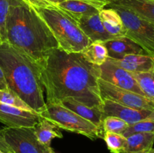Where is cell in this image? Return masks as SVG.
I'll list each match as a JSON object with an SVG mask.
<instances>
[{
	"instance_id": "6da1fadb",
	"label": "cell",
	"mask_w": 154,
	"mask_h": 153,
	"mask_svg": "<svg viewBox=\"0 0 154 153\" xmlns=\"http://www.w3.org/2000/svg\"><path fill=\"white\" fill-rule=\"evenodd\" d=\"M38 64L47 104L72 98L90 107L102 106L98 86L100 67L87 61L81 52H67L58 47Z\"/></svg>"
},
{
	"instance_id": "7a4b0ae2",
	"label": "cell",
	"mask_w": 154,
	"mask_h": 153,
	"mask_svg": "<svg viewBox=\"0 0 154 153\" xmlns=\"http://www.w3.org/2000/svg\"><path fill=\"white\" fill-rule=\"evenodd\" d=\"M6 41L40 63L59 47L43 20L22 0H11L5 23Z\"/></svg>"
},
{
	"instance_id": "3957f363",
	"label": "cell",
	"mask_w": 154,
	"mask_h": 153,
	"mask_svg": "<svg viewBox=\"0 0 154 153\" xmlns=\"http://www.w3.org/2000/svg\"><path fill=\"white\" fill-rule=\"evenodd\" d=\"M0 67L8 88L16 93L35 112L45 110L41 69L37 62L7 41L0 45Z\"/></svg>"
},
{
	"instance_id": "277c9868",
	"label": "cell",
	"mask_w": 154,
	"mask_h": 153,
	"mask_svg": "<svg viewBox=\"0 0 154 153\" xmlns=\"http://www.w3.org/2000/svg\"><path fill=\"white\" fill-rule=\"evenodd\" d=\"M31 7L48 26L57 40L60 49L67 52H81L92 43L76 21L56 4Z\"/></svg>"
},
{
	"instance_id": "5b68a950",
	"label": "cell",
	"mask_w": 154,
	"mask_h": 153,
	"mask_svg": "<svg viewBox=\"0 0 154 153\" xmlns=\"http://www.w3.org/2000/svg\"><path fill=\"white\" fill-rule=\"evenodd\" d=\"M39 115L60 129L84 135L92 140L103 139L105 133L103 129L98 128L60 104H47L45 110Z\"/></svg>"
},
{
	"instance_id": "8992f818",
	"label": "cell",
	"mask_w": 154,
	"mask_h": 153,
	"mask_svg": "<svg viewBox=\"0 0 154 153\" xmlns=\"http://www.w3.org/2000/svg\"><path fill=\"white\" fill-rule=\"evenodd\" d=\"M118 13L126 28V37L140 45L148 53L154 54V24L131 10L117 5H107Z\"/></svg>"
},
{
	"instance_id": "52a82bcc",
	"label": "cell",
	"mask_w": 154,
	"mask_h": 153,
	"mask_svg": "<svg viewBox=\"0 0 154 153\" xmlns=\"http://www.w3.org/2000/svg\"><path fill=\"white\" fill-rule=\"evenodd\" d=\"M100 96L103 100H109L123 106L138 110H154V103L145 96L115 86L99 78Z\"/></svg>"
},
{
	"instance_id": "ba28073f",
	"label": "cell",
	"mask_w": 154,
	"mask_h": 153,
	"mask_svg": "<svg viewBox=\"0 0 154 153\" xmlns=\"http://www.w3.org/2000/svg\"><path fill=\"white\" fill-rule=\"evenodd\" d=\"M5 140L14 153H45L47 147L38 142L34 127L9 128L2 129Z\"/></svg>"
},
{
	"instance_id": "9c48e42d",
	"label": "cell",
	"mask_w": 154,
	"mask_h": 153,
	"mask_svg": "<svg viewBox=\"0 0 154 153\" xmlns=\"http://www.w3.org/2000/svg\"><path fill=\"white\" fill-rule=\"evenodd\" d=\"M99 67H100L99 78L102 80L106 81L119 88L129 90L141 95L145 96L131 72L119 67L108 59Z\"/></svg>"
},
{
	"instance_id": "30bf717a",
	"label": "cell",
	"mask_w": 154,
	"mask_h": 153,
	"mask_svg": "<svg viewBox=\"0 0 154 153\" xmlns=\"http://www.w3.org/2000/svg\"><path fill=\"white\" fill-rule=\"evenodd\" d=\"M103 118L106 116H114L126 122L129 125L143 120L154 119V110H138L123 106L109 100H103Z\"/></svg>"
},
{
	"instance_id": "8fae6325",
	"label": "cell",
	"mask_w": 154,
	"mask_h": 153,
	"mask_svg": "<svg viewBox=\"0 0 154 153\" xmlns=\"http://www.w3.org/2000/svg\"><path fill=\"white\" fill-rule=\"evenodd\" d=\"M36 112H29L0 102V122L9 128L35 127L41 119Z\"/></svg>"
},
{
	"instance_id": "7c38bea8",
	"label": "cell",
	"mask_w": 154,
	"mask_h": 153,
	"mask_svg": "<svg viewBox=\"0 0 154 153\" xmlns=\"http://www.w3.org/2000/svg\"><path fill=\"white\" fill-rule=\"evenodd\" d=\"M107 4L108 2L99 0H64L57 7L78 22L84 16L99 14Z\"/></svg>"
},
{
	"instance_id": "4fadbf2b",
	"label": "cell",
	"mask_w": 154,
	"mask_h": 153,
	"mask_svg": "<svg viewBox=\"0 0 154 153\" xmlns=\"http://www.w3.org/2000/svg\"><path fill=\"white\" fill-rule=\"evenodd\" d=\"M108 50V58L121 59L127 55L132 54H150L138 44L126 36L114 38L104 42Z\"/></svg>"
},
{
	"instance_id": "5bb4252c",
	"label": "cell",
	"mask_w": 154,
	"mask_h": 153,
	"mask_svg": "<svg viewBox=\"0 0 154 153\" xmlns=\"http://www.w3.org/2000/svg\"><path fill=\"white\" fill-rule=\"evenodd\" d=\"M108 60L129 72H147L154 69V54H132L121 59Z\"/></svg>"
},
{
	"instance_id": "9a60e30c",
	"label": "cell",
	"mask_w": 154,
	"mask_h": 153,
	"mask_svg": "<svg viewBox=\"0 0 154 153\" xmlns=\"http://www.w3.org/2000/svg\"><path fill=\"white\" fill-rule=\"evenodd\" d=\"M77 23L91 42H105L114 38L104 28L99 17V13L84 16L79 20Z\"/></svg>"
},
{
	"instance_id": "2e32d148",
	"label": "cell",
	"mask_w": 154,
	"mask_h": 153,
	"mask_svg": "<svg viewBox=\"0 0 154 153\" xmlns=\"http://www.w3.org/2000/svg\"><path fill=\"white\" fill-rule=\"evenodd\" d=\"M60 104L67 109L75 112L80 116L85 118L87 121L92 122L98 128H102V121H103L102 106L90 107L72 98L64 99L60 101Z\"/></svg>"
},
{
	"instance_id": "e0dca14e",
	"label": "cell",
	"mask_w": 154,
	"mask_h": 153,
	"mask_svg": "<svg viewBox=\"0 0 154 153\" xmlns=\"http://www.w3.org/2000/svg\"><path fill=\"white\" fill-rule=\"evenodd\" d=\"M107 5H117L131 10L154 24V2L151 0H107ZM106 5V6H107Z\"/></svg>"
},
{
	"instance_id": "ac0fdd59",
	"label": "cell",
	"mask_w": 154,
	"mask_h": 153,
	"mask_svg": "<svg viewBox=\"0 0 154 153\" xmlns=\"http://www.w3.org/2000/svg\"><path fill=\"white\" fill-rule=\"evenodd\" d=\"M99 17L107 32L113 38L126 36V28L121 17L111 8H103L99 11Z\"/></svg>"
},
{
	"instance_id": "d6986e66",
	"label": "cell",
	"mask_w": 154,
	"mask_h": 153,
	"mask_svg": "<svg viewBox=\"0 0 154 153\" xmlns=\"http://www.w3.org/2000/svg\"><path fill=\"white\" fill-rule=\"evenodd\" d=\"M154 143V133L140 132L126 137L123 153H142L150 152Z\"/></svg>"
},
{
	"instance_id": "ffe728a7",
	"label": "cell",
	"mask_w": 154,
	"mask_h": 153,
	"mask_svg": "<svg viewBox=\"0 0 154 153\" xmlns=\"http://www.w3.org/2000/svg\"><path fill=\"white\" fill-rule=\"evenodd\" d=\"M34 133L38 142L45 146H51V141L54 138H63V136L60 128L42 117L35 125Z\"/></svg>"
},
{
	"instance_id": "44dd1931",
	"label": "cell",
	"mask_w": 154,
	"mask_h": 153,
	"mask_svg": "<svg viewBox=\"0 0 154 153\" xmlns=\"http://www.w3.org/2000/svg\"><path fill=\"white\" fill-rule=\"evenodd\" d=\"M81 52L87 61L97 66L103 64L108 58V50L101 41L92 42Z\"/></svg>"
},
{
	"instance_id": "7402d4cb",
	"label": "cell",
	"mask_w": 154,
	"mask_h": 153,
	"mask_svg": "<svg viewBox=\"0 0 154 153\" xmlns=\"http://www.w3.org/2000/svg\"><path fill=\"white\" fill-rule=\"evenodd\" d=\"M144 92L154 103V69L147 72H131Z\"/></svg>"
},
{
	"instance_id": "603a6c76",
	"label": "cell",
	"mask_w": 154,
	"mask_h": 153,
	"mask_svg": "<svg viewBox=\"0 0 154 153\" xmlns=\"http://www.w3.org/2000/svg\"><path fill=\"white\" fill-rule=\"evenodd\" d=\"M0 102L29 112H35L17 94L10 89H0Z\"/></svg>"
},
{
	"instance_id": "cb8c5ba5",
	"label": "cell",
	"mask_w": 154,
	"mask_h": 153,
	"mask_svg": "<svg viewBox=\"0 0 154 153\" xmlns=\"http://www.w3.org/2000/svg\"><path fill=\"white\" fill-rule=\"evenodd\" d=\"M103 140L111 153H123L126 143V137L120 134L105 132Z\"/></svg>"
},
{
	"instance_id": "d4e9b609",
	"label": "cell",
	"mask_w": 154,
	"mask_h": 153,
	"mask_svg": "<svg viewBox=\"0 0 154 153\" xmlns=\"http://www.w3.org/2000/svg\"><path fill=\"white\" fill-rule=\"evenodd\" d=\"M129 127V124L123 120L114 116H106L102 121V128L104 132L120 134L123 132Z\"/></svg>"
},
{
	"instance_id": "484cf974",
	"label": "cell",
	"mask_w": 154,
	"mask_h": 153,
	"mask_svg": "<svg viewBox=\"0 0 154 153\" xmlns=\"http://www.w3.org/2000/svg\"><path fill=\"white\" fill-rule=\"evenodd\" d=\"M140 132H146V133H154V119L143 120L139 122L135 123L133 124L129 125L123 133V136L127 137L129 135L135 133H140Z\"/></svg>"
},
{
	"instance_id": "4316f807",
	"label": "cell",
	"mask_w": 154,
	"mask_h": 153,
	"mask_svg": "<svg viewBox=\"0 0 154 153\" xmlns=\"http://www.w3.org/2000/svg\"><path fill=\"white\" fill-rule=\"evenodd\" d=\"M11 0H0V33L3 42L6 41V18L10 7Z\"/></svg>"
},
{
	"instance_id": "83f0119b",
	"label": "cell",
	"mask_w": 154,
	"mask_h": 153,
	"mask_svg": "<svg viewBox=\"0 0 154 153\" xmlns=\"http://www.w3.org/2000/svg\"><path fill=\"white\" fill-rule=\"evenodd\" d=\"M27 4L31 6H42L45 4H54L57 5L59 3L62 2L64 0H22Z\"/></svg>"
},
{
	"instance_id": "f1b7e54d",
	"label": "cell",
	"mask_w": 154,
	"mask_h": 153,
	"mask_svg": "<svg viewBox=\"0 0 154 153\" xmlns=\"http://www.w3.org/2000/svg\"><path fill=\"white\" fill-rule=\"evenodd\" d=\"M0 151H2L8 153H14L13 152V150L11 148V147L6 142L2 129L0 130Z\"/></svg>"
},
{
	"instance_id": "f546056e",
	"label": "cell",
	"mask_w": 154,
	"mask_h": 153,
	"mask_svg": "<svg viewBox=\"0 0 154 153\" xmlns=\"http://www.w3.org/2000/svg\"><path fill=\"white\" fill-rule=\"evenodd\" d=\"M0 89H9L1 67H0Z\"/></svg>"
},
{
	"instance_id": "4dcf8cb0",
	"label": "cell",
	"mask_w": 154,
	"mask_h": 153,
	"mask_svg": "<svg viewBox=\"0 0 154 153\" xmlns=\"http://www.w3.org/2000/svg\"><path fill=\"white\" fill-rule=\"evenodd\" d=\"M45 153H55V152H54V150L51 148V146H48L47 147Z\"/></svg>"
},
{
	"instance_id": "1f68e13d",
	"label": "cell",
	"mask_w": 154,
	"mask_h": 153,
	"mask_svg": "<svg viewBox=\"0 0 154 153\" xmlns=\"http://www.w3.org/2000/svg\"><path fill=\"white\" fill-rule=\"evenodd\" d=\"M3 43V40H2V38L1 35V33H0V45Z\"/></svg>"
},
{
	"instance_id": "d6a6232c",
	"label": "cell",
	"mask_w": 154,
	"mask_h": 153,
	"mask_svg": "<svg viewBox=\"0 0 154 153\" xmlns=\"http://www.w3.org/2000/svg\"><path fill=\"white\" fill-rule=\"evenodd\" d=\"M149 153H154V148H152V149L150 150V152H149Z\"/></svg>"
},
{
	"instance_id": "836d02e7",
	"label": "cell",
	"mask_w": 154,
	"mask_h": 153,
	"mask_svg": "<svg viewBox=\"0 0 154 153\" xmlns=\"http://www.w3.org/2000/svg\"><path fill=\"white\" fill-rule=\"evenodd\" d=\"M0 153H8V152H2V151H0Z\"/></svg>"
},
{
	"instance_id": "e575fe53",
	"label": "cell",
	"mask_w": 154,
	"mask_h": 153,
	"mask_svg": "<svg viewBox=\"0 0 154 153\" xmlns=\"http://www.w3.org/2000/svg\"><path fill=\"white\" fill-rule=\"evenodd\" d=\"M99 1H106L107 2V0H99Z\"/></svg>"
},
{
	"instance_id": "d590c367",
	"label": "cell",
	"mask_w": 154,
	"mask_h": 153,
	"mask_svg": "<svg viewBox=\"0 0 154 153\" xmlns=\"http://www.w3.org/2000/svg\"><path fill=\"white\" fill-rule=\"evenodd\" d=\"M142 153H149V152H142Z\"/></svg>"
},
{
	"instance_id": "8d00e7d4",
	"label": "cell",
	"mask_w": 154,
	"mask_h": 153,
	"mask_svg": "<svg viewBox=\"0 0 154 153\" xmlns=\"http://www.w3.org/2000/svg\"><path fill=\"white\" fill-rule=\"evenodd\" d=\"M151 1H153L154 2V0H151Z\"/></svg>"
}]
</instances>
